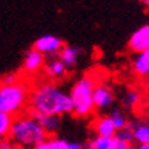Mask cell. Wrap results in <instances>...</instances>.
Masks as SVG:
<instances>
[{"label": "cell", "mask_w": 149, "mask_h": 149, "mask_svg": "<svg viewBox=\"0 0 149 149\" xmlns=\"http://www.w3.org/2000/svg\"><path fill=\"white\" fill-rule=\"evenodd\" d=\"M30 109L45 115H62L74 112L70 95H66L56 85L44 84L36 88L30 95Z\"/></svg>", "instance_id": "obj_1"}, {"label": "cell", "mask_w": 149, "mask_h": 149, "mask_svg": "<svg viewBox=\"0 0 149 149\" xmlns=\"http://www.w3.org/2000/svg\"><path fill=\"white\" fill-rule=\"evenodd\" d=\"M47 133L38 123L29 115L14 119L10 131V138L23 149H34L44 141H47Z\"/></svg>", "instance_id": "obj_2"}, {"label": "cell", "mask_w": 149, "mask_h": 149, "mask_svg": "<svg viewBox=\"0 0 149 149\" xmlns=\"http://www.w3.org/2000/svg\"><path fill=\"white\" fill-rule=\"evenodd\" d=\"M95 89V81L89 75H84L74 84V86L71 88L70 97L72 100L75 115L88 116L89 113H92V111L95 108V101H93Z\"/></svg>", "instance_id": "obj_3"}, {"label": "cell", "mask_w": 149, "mask_h": 149, "mask_svg": "<svg viewBox=\"0 0 149 149\" xmlns=\"http://www.w3.org/2000/svg\"><path fill=\"white\" fill-rule=\"evenodd\" d=\"M27 97L29 92L23 84L0 86V112L11 116L17 115L26 104Z\"/></svg>", "instance_id": "obj_4"}, {"label": "cell", "mask_w": 149, "mask_h": 149, "mask_svg": "<svg viewBox=\"0 0 149 149\" xmlns=\"http://www.w3.org/2000/svg\"><path fill=\"white\" fill-rule=\"evenodd\" d=\"M63 41L60 40L58 36L54 34H45V36L38 37L34 44H33V49L40 52V54H56L60 52L63 48Z\"/></svg>", "instance_id": "obj_5"}, {"label": "cell", "mask_w": 149, "mask_h": 149, "mask_svg": "<svg viewBox=\"0 0 149 149\" xmlns=\"http://www.w3.org/2000/svg\"><path fill=\"white\" fill-rule=\"evenodd\" d=\"M129 48L133 52L141 54L149 49V23L142 25L129 38Z\"/></svg>", "instance_id": "obj_6"}, {"label": "cell", "mask_w": 149, "mask_h": 149, "mask_svg": "<svg viewBox=\"0 0 149 149\" xmlns=\"http://www.w3.org/2000/svg\"><path fill=\"white\" fill-rule=\"evenodd\" d=\"M93 101H95V108L105 109L113 103V93L107 85L100 84L96 86L95 93H93Z\"/></svg>", "instance_id": "obj_7"}, {"label": "cell", "mask_w": 149, "mask_h": 149, "mask_svg": "<svg viewBox=\"0 0 149 149\" xmlns=\"http://www.w3.org/2000/svg\"><path fill=\"white\" fill-rule=\"evenodd\" d=\"M29 116L33 118L47 133L56 131L59 125H60V118L56 116V115H45V113H40L37 111L29 109Z\"/></svg>", "instance_id": "obj_8"}, {"label": "cell", "mask_w": 149, "mask_h": 149, "mask_svg": "<svg viewBox=\"0 0 149 149\" xmlns=\"http://www.w3.org/2000/svg\"><path fill=\"white\" fill-rule=\"evenodd\" d=\"M42 64H44V55L34 49H30V51H27L26 55H25L22 67L26 72L32 74V72L38 71Z\"/></svg>", "instance_id": "obj_9"}, {"label": "cell", "mask_w": 149, "mask_h": 149, "mask_svg": "<svg viewBox=\"0 0 149 149\" xmlns=\"http://www.w3.org/2000/svg\"><path fill=\"white\" fill-rule=\"evenodd\" d=\"M95 130L99 137H111L113 138L116 134V127L109 116H101L95 122Z\"/></svg>", "instance_id": "obj_10"}, {"label": "cell", "mask_w": 149, "mask_h": 149, "mask_svg": "<svg viewBox=\"0 0 149 149\" xmlns=\"http://www.w3.org/2000/svg\"><path fill=\"white\" fill-rule=\"evenodd\" d=\"M127 126L134 131V138L138 142V145L149 144V123L134 120V122H130Z\"/></svg>", "instance_id": "obj_11"}, {"label": "cell", "mask_w": 149, "mask_h": 149, "mask_svg": "<svg viewBox=\"0 0 149 149\" xmlns=\"http://www.w3.org/2000/svg\"><path fill=\"white\" fill-rule=\"evenodd\" d=\"M133 70L140 77H149V49L137 55L133 62Z\"/></svg>", "instance_id": "obj_12"}, {"label": "cell", "mask_w": 149, "mask_h": 149, "mask_svg": "<svg viewBox=\"0 0 149 149\" xmlns=\"http://www.w3.org/2000/svg\"><path fill=\"white\" fill-rule=\"evenodd\" d=\"M78 55H79V49L71 45H64L60 52H59V60L63 62V64L66 67H72L74 64L77 63Z\"/></svg>", "instance_id": "obj_13"}, {"label": "cell", "mask_w": 149, "mask_h": 149, "mask_svg": "<svg viewBox=\"0 0 149 149\" xmlns=\"http://www.w3.org/2000/svg\"><path fill=\"white\" fill-rule=\"evenodd\" d=\"M45 74L51 78H60L66 74V66L60 60H51L45 66Z\"/></svg>", "instance_id": "obj_14"}, {"label": "cell", "mask_w": 149, "mask_h": 149, "mask_svg": "<svg viewBox=\"0 0 149 149\" xmlns=\"http://www.w3.org/2000/svg\"><path fill=\"white\" fill-rule=\"evenodd\" d=\"M14 118L8 113L0 112V141L7 140V136H10V131L13 127Z\"/></svg>", "instance_id": "obj_15"}, {"label": "cell", "mask_w": 149, "mask_h": 149, "mask_svg": "<svg viewBox=\"0 0 149 149\" xmlns=\"http://www.w3.org/2000/svg\"><path fill=\"white\" fill-rule=\"evenodd\" d=\"M109 118H111V120L113 122L115 127H116V130H120V129H125L127 126V120L125 115H123L119 109H112L111 113H109Z\"/></svg>", "instance_id": "obj_16"}, {"label": "cell", "mask_w": 149, "mask_h": 149, "mask_svg": "<svg viewBox=\"0 0 149 149\" xmlns=\"http://www.w3.org/2000/svg\"><path fill=\"white\" fill-rule=\"evenodd\" d=\"M113 138H115V140H119V141H123V142H127V144H131L133 141H136V138H134V131L131 130L129 126H126L125 129L118 130Z\"/></svg>", "instance_id": "obj_17"}, {"label": "cell", "mask_w": 149, "mask_h": 149, "mask_svg": "<svg viewBox=\"0 0 149 149\" xmlns=\"http://www.w3.org/2000/svg\"><path fill=\"white\" fill-rule=\"evenodd\" d=\"M95 149H113V138L111 137H96Z\"/></svg>", "instance_id": "obj_18"}, {"label": "cell", "mask_w": 149, "mask_h": 149, "mask_svg": "<svg viewBox=\"0 0 149 149\" xmlns=\"http://www.w3.org/2000/svg\"><path fill=\"white\" fill-rule=\"evenodd\" d=\"M140 93L138 92H134V91H130L127 92L126 96H125V99H123V104L126 105V107H134L137 104L140 103Z\"/></svg>", "instance_id": "obj_19"}, {"label": "cell", "mask_w": 149, "mask_h": 149, "mask_svg": "<svg viewBox=\"0 0 149 149\" xmlns=\"http://www.w3.org/2000/svg\"><path fill=\"white\" fill-rule=\"evenodd\" d=\"M18 77H17V74H13V72H10V74H6L1 77L0 79V86H10V85H15V84H18Z\"/></svg>", "instance_id": "obj_20"}, {"label": "cell", "mask_w": 149, "mask_h": 149, "mask_svg": "<svg viewBox=\"0 0 149 149\" xmlns=\"http://www.w3.org/2000/svg\"><path fill=\"white\" fill-rule=\"evenodd\" d=\"M52 141V146L54 149H70V142L66 140H60V138H55Z\"/></svg>", "instance_id": "obj_21"}, {"label": "cell", "mask_w": 149, "mask_h": 149, "mask_svg": "<svg viewBox=\"0 0 149 149\" xmlns=\"http://www.w3.org/2000/svg\"><path fill=\"white\" fill-rule=\"evenodd\" d=\"M0 149H23V148H21L17 144L10 142L8 140H3V141H0Z\"/></svg>", "instance_id": "obj_22"}, {"label": "cell", "mask_w": 149, "mask_h": 149, "mask_svg": "<svg viewBox=\"0 0 149 149\" xmlns=\"http://www.w3.org/2000/svg\"><path fill=\"white\" fill-rule=\"evenodd\" d=\"M113 149H133V146H131V144H127V142L113 138Z\"/></svg>", "instance_id": "obj_23"}, {"label": "cell", "mask_w": 149, "mask_h": 149, "mask_svg": "<svg viewBox=\"0 0 149 149\" xmlns=\"http://www.w3.org/2000/svg\"><path fill=\"white\" fill-rule=\"evenodd\" d=\"M84 149H95V141L93 140L88 141V142L84 145Z\"/></svg>", "instance_id": "obj_24"}, {"label": "cell", "mask_w": 149, "mask_h": 149, "mask_svg": "<svg viewBox=\"0 0 149 149\" xmlns=\"http://www.w3.org/2000/svg\"><path fill=\"white\" fill-rule=\"evenodd\" d=\"M136 149H149V144H142V145H138Z\"/></svg>", "instance_id": "obj_25"}, {"label": "cell", "mask_w": 149, "mask_h": 149, "mask_svg": "<svg viewBox=\"0 0 149 149\" xmlns=\"http://www.w3.org/2000/svg\"><path fill=\"white\" fill-rule=\"evenodd\" d=\"M142 3H144V4H146V6H148V7H149V0H144Z\"/></svg>", "instance_id": "obj_26"}, {"label": "cell", "mask_w": 149, "mask_h": 149, "mask_svg": "<svg viewBox=\"0 0 149 149\" xmlns=\"http://www.w3.org/2000/svg\"><path fill=\"white\" fill-rule=\"evenodd\" d=\"M34 149H37V148H34Z\"/></svg>", "instance_id": "obj_27"}]
</instances>
